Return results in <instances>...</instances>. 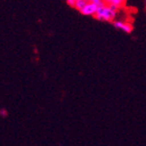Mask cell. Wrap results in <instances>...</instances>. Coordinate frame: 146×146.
Segmentation results:
<instances>
[{
  "mask_svg": "<svg viewBox=\"0 0 146 146\" xmlns=\"http://www.w3.org/2000/svg\"><path fill=\"white\" fill-rule=\"evenodd\" d=\"M97 11H98L97 6L95 5L92 1H89L88 4L84 7V9H82L80 13L85 16H95L96 15V13H97Z\"/></svg>",
  "mask_w": 146,
  "mask_h": 146,
  "instance_id": "3957f363",
  "label": "cell"
},
{
  "mask_svg": "<svg viewBox=\"0 0 146 146\" xmlns=\"http://www.w3.org/2000/svg\"><path fill=\"white\" fill-rule=\"evenodd\" d=\"M0 115H1V117H4V118H5L6 116H7V111L2 108V109L0 110Z\"/></svg>",
  "mask_w": 146,
  "mask_h": 146,
  "instance_id": "8992f818",
  "label": "cell"
},
{
  "mask_svg": "<svg viewBox=\"0 0 146 146\" xmlns=\"http://www.w3.org/2000/svg\"><path fill=\"white\" fill-rule=\"evenodd\" d=\"M116 15H117V11L112 9L110 5H108L107 3L104 4L102 7H99L95 15V18L100 21H113L115 19Z\"/></svg>",
  "mask_w": 146,
  "mask_h": 146,
  "instance_id": "6da1fadb",
  "label": "cell"
},
{
  "mask_svg": "<svg viewBox=\"0 0 146 146\" xmlns=\"http://www.w3.org/2000/svg\"><path fill=\"white\" fill-rule=\"evenodd\" d=\"M75 3H76V0H67V4L69 6L74 7V6H75Z\"/></svg>",
  "mask_w": 146,
  "mask_h": 146,
  "instance_id": "52a82bcc",
  "label": "cell"
},
{
  "mask_svg": "<svg viewBox=\"0 0 146 146\" xmlns=\"http://www.w3.org/2000/svg\"><path fill=\"white\" fill-rule=\"evenodd\" d=\"M88 2L89 1H87V0H76L74 9H76L77 11H79V12H82V9H84V7L88 4Z\"/></svg>",
  "mask_w": 146,
  "mask_h": 146,
  "instance_id": "5b68a950",
  "label": "cell"
},
{
  "mask_svg": "<svg viewBox=\"0 0 146 146\" xmlns=\"http://www.w3.org/2000/svg\"><path fill=\"white\" fill-rule=\"evenodd\" d=\"M113 25H114L116 28L121 29V31H123L124 33H126V34H131V31H133V29H134L133 25H131L129 22L120 21V20H115V21L113 22Z\"/></svg>",
  "mask_w": 146,
  "mask_h": 146,
  "instance_id": "7a4b0ae2",
  "label": "cell"
},
{
  "mask_svg": "<svg viewBox=\"0 0 146 146\" xmlns=\"http://www.w3.org/2000/svg\"><path fill=\"white\" fill-rule=\"evenodd\" d=\"M106 3H107L108 5L111 6L112 9L117 11L118 9H120V7L123 6L124 1H123V0H108V1H106Z\"/></svg>",
  "mask_w": 146,
  "mask_h": 146,
  "instance_id": "277c9868",
  "label": "cell"
},
{
  "mask_svg": "<svg viewBox=\"0 0 146 146\" xmlns=\"http://www.w3.org/2000/svg\"><path fill=\"white\" fill-rule=\"evenodd\" d=\"M145 5H146V1H145Z\"/></svg>",
  "mask_w": 146,
  "mask_h": 146,
  "instance_id": "ba28073f",
  "label": "cell"
}]
</instances>
